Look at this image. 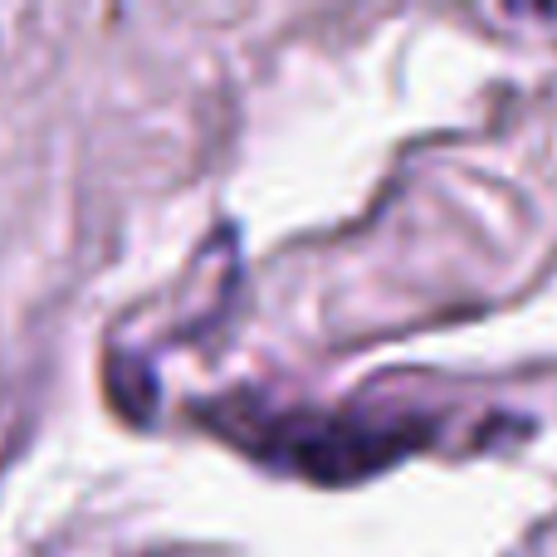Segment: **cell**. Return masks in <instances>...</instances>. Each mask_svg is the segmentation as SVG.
I'll return each mask as SVG.
<instances>
[{"label":"cell","mask_w":557,"mask_h":557,"mask_svg":"<svg viewBox=\"0 0 557 557\" xmlns=\"http://www.w3.org/2000/svg\"><path fill=\"white\" fill-rule=\"evenodd\" d=\"M225 435L245 441L250 455L288 474L347 484L386 470L411 450H425L435 421L416 411H367V406H343V411L294 406V411H250L245 421H231Z\"/></svg>","instance_id":"obj_1"}]
</instances>
